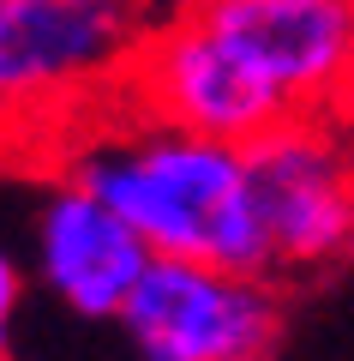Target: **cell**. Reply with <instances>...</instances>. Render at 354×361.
Here are the masks:
<instances>
[{"label":"cell","mask_w":354,"mask_h":361,"mask_svg":"<svg viewBox=\"0 0 354 361\" xmlns=\"http://www.w3.org/2000/svg\"><path fill=\"white\" fill-rule=\"evenodd\" d=\"M61 180L114 205L151 253L204 259L253 277L277 271L246 187V145L204 139L139 109L132 127H102L78 139L61 163Z\"/></svg>","instance_id":"1"},{"label":"cell","mask_w":354,"mask_h":361,"mask_svg":"<svg viewBox=\"0 0 354 361\" xmlns=\"http://www.w3.org/2000/svg\"><path fill=\"white\" fill-rule=\"evenodd\" d=\"M151 25V0H0V127L66 115L127 78Z\"/></svg>","instance_id":"2"},{"label":"cell","mask_w":354,"mask_h":361,"mask_svg":"<svg viewBox=\"0 0 354 361\" xmlns=\"http://www.w3.org/2000/svg\"><path fill=\"white\" fill-rule=\"evenodd\" d=\"M114 325L139 361H270L282 343V301L253 271L156 253Z\"/></svg>","instance_id":"3"},{"label":"cell","mask_w":354,"mask_h":361,"mask_svg":"<svg viewBox=\"0 0 354 361\" xmlns=\"http://www.w3.org/2000/svg\"><path fill=\"white\" fill-rule=\"evenodd\" d=\"M246 187L277 271H324L354 253V157L318 115H289L246 145Z\"/></svg>","instance_id":"4"},{"label":"cell","mask_w":354,"mask_h":361,"mask_svg":"<svg viewBox=\"0 0 354 361\" xmlns=\"http://www.w3.org/2000/svg\"><path fill=\"white\" fill-rule=\"evenodd\" d=\"M120 85H127L132 109L228 145H253L277 121H289V109L222 49V37L204 25L198 6L156 18Z\"/></svg>","instance_id":"5"},{"label":"cell","mask_w":354,"mask_h":361,"mask_svg":"<svg viewBox=\"0 0 354 361\" xmlns=\"http://www.w3.org/2000/svg\"><path fill=\"white\" fill-rule=\"evenodd\" d=\"M289 115L354 97V0H192Z\"/></svg>","instance_id":"6"},{"label":"cell","mask_w":354,"mask_h":361,"mask_svg":"<svg viewBox=\"0 0 354 361\" xmlns=\"http://www.w3.org/2000/svg\"><path fill=\"white\" fill-rule=\"evenodd\" d=\"M151 247L114 205H102L96 193L61 180L42 193L37 211V277L66 313L78 319H120L139 289V277L151 271Z\"/></svg>","instance_id":"7"},{"label":"cell","mask_w":354,"mask_h":361,"mask_svg":"<svg viewBox=\"0 0 354 361\" xmlns=\"http://www.w3.org/2000/svg\"><path fill=\"white\" fill-rule=\"evenodd\" d=\"M18 301H25V271L18 259L0 247V361L13 355V331H18Z\"/></svg>","instance_id":"8"}]
</instances>
